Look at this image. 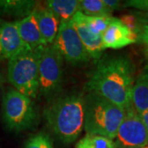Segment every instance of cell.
Instances as JSON below:
<instances>
[{
	"label": "cell",
	"instance_id": "cell-1",
	"mask_svg": "<svg viewBox=\"0 0 148 148\" xmlns=\"http://www.w3.org/2000/svg\"><path fill=\"white\" fill-rule=\"evenodd\" d=\"M135 72V65L127 55H102L85 85L84 90L101 95L127 110L132 106Z\"/></svg>",
	"mask_w": 148,
	"mask_h": 148
},
{
	"label": "cell",
	"instance_id": "cell-2",
	"mask_svg": "<svg viewBox=\"0 0 148 148\" xmlns=\"http://www.w3.org/2000/svg\"><path fill=\"white\" fill-rule=\"evenodd\" d=\"M44 117L61 143H73L84 129L85 94L81 91L61 93L48 102Z\"/></svg>",
	"mask_w": 148,
	"mask_h": 148
},
{
	"label": "cell",
	"instance_id": "cell-3",
	"mask_svg": "<svg viewBox=\"0 0 148 148\" xmlns=\"http://www.w3.org/2000/svg\"><path fill=\"white\" fill-rule=\"evenodd\" d=\"M126 110L101 95L85 94L84 129L86 135L114 140Z\"/></svg>",
	"mask_w": 148,
	"mask_h": 148
},
{
	"label": "cell",
	"instance_id": "cell-4",
	"mask_svg": "<svg viewBox=\"0 0 148 148\" xmlns=\"http://www.w3.org/2000/svg\"><path fill=\"white\" fill-rule=\"evenodd\" d=\"M2 118L7 130L21 132L36 127L40 115L34 100L8 87L2 98Z\"/></svg>",
	"mask_w": 148,
	"mask_h": 148
},
{
	"label": "cell",
	"instance_id": "cell-5",
	"mask_svg": "<svg viewBox=\"0 0 148 148\" xmlns=\"http://www.w3.org/2000/svg\"><path fill=\"white\" fill-rule=\"evenodd\" d=\"M39 65V96L47 102L62 93L64 58L53 45L35 49Z\"/></svg>",
	"mask_w": 148,
	"mask_h": 148
},
{
	"label": "cell",
	"instance_id": "cell-6",
	"mask_svg": "<svg viewBox=\"0 0 148 148\" xmlns=\"http://www.w3.org/2000/svg\"><path fill=\"white\" fill-rule=\"evenodd\" d=\"M7 79L21 94L36 100L39 96V65L35 50L28 49L8 60Z\"/></svg>",
	"mask_w": 148,
	"mask_h": 148
},
{
	"label": "cell",
	"instance_id": "cell-7",
	"mask_svg": "<svg viewBox=\"0 0 148 148\" xmlns=\"http://www.w3.org/2000/svg\"><path fill=\"white\" fill-rule=\"evenodd\" d=\"M52 45L57 49L64 60L72 65H82L91 59L75 30L72 20L60 22L58 34Z\"/></svg>",
	"mask_w": 148,
	"mask_h": 148
},
{
	"label": "cell",
	"instance_id": "cell-8",
	"mask_svg": "<svg viewBox=\"0 0 148 148\" xmlns=\"http://www.w3.org/2000/svg\"><path fill=\"white\" fill-rule=\"evenodd\" d=\"M114 142L117 148H138L148 144L147 130L133 106L126 110Z\"/></svg>",
	"mask_w": 148,
	"mask_h": 148
},
{
	"label": "cell",
	"instance_id": "cell-9",
	"mask_svg": "<svg viewBox=\"0 0 148 148\" xmlns=\"http://www.w3.org/2000/svg\"><path fill=\"white\" fill-rule=\"evenodd\" d=\"M28 49H32L22 40L15 21L0 18V62L9 60Z\"/></svg>",
	"mask_w": 148,
	"mask_h": 148
},
{
	"label": "cell",
	"instance_id": "cell-10",
	"mask_svg": "<svg viewBox=\"0 0 148 148\" xmlns=\"http://www.w3.org/2000/svg\"><path fill=\"white\" fill-rule=\"evenodd\" d=\"M139 42V36L127 28L118 17H112L109 27L102 35L105 50L107 49H119Z\"/></svg>",
	"mask_w": 148,
	"mask_h": 148
},
{
	"label": "cell",
	"instance_id": "cell-11",
	"mask_svg": "<svg viewBox=\"0 0 148 148\" xmlns=\"http://www.w3.org/2000/svg\"><path fill=\"white\" fill-rule=\"evenodd\" d=\"M72 22L91 59L97 63L105 51L102 43V36H96L90 32L84 22L78 17L77 13L73 17Z\"/></svg>",
	"mask_w": 148,
	"mask_h": 148
},
{
	"label": "cell",
	"instance_id": "cell-12",
	"mask_svg": "<svg viewBox=\"0 0 148 148\" xmlns=\"http://www.w3.org/2000/svg\"><path fill=\"white\" fill-rule=\"evenodd\" d=\"M22 40L32 49L47 45L40 33L34 11L29 16L15 21Z\"/></svg>",
	"mask_w": 148,
	"mask_h": 148
},
{
	"label": "cell",
	"instance_id": "cell-13",
	"mask_svg": "<svg viewBox=\"0 0 148 148\" xmlns=\"http://www.w3.org/2000/svg\"><path fill=\"white\" fill-rule=\"evenodd\" d=\"M36 16L38 26L45 41L47 45H52L55 40L60 26V19L53 12L47 8L45 3L44 6L37 3L34 9Z\"/></svg>",
	"mask_w": 148,
	"mask_h": 148
},
{
	"label": "cell",
	"instance_id": "cell-14",
	"mask_svg": "<svg viewBox=\"0 0 148 148\" xmlns=\"http://www.w3.org/2000/svg\"><path fill=\"white\" fill-rule=\"evenodd\" d=\"M132 104L139 114L148 110V65L135 79L132 88Z\"/></svg>",
	"mask_w": 148,
	"mask_h": 148
},
{
	"label": "cell",
	"instance_id": "cell-15",
	"mask_svg": "<svg viewBox=\"0 0 148 148\" xmlns=\"http://www.w3.org/2000/svg\"><path fill=\"white\" fill-rule=\"evenodd\" d=\"M37 3L34 0H0V16L22 19L32 13Z\"/></svg>",
	"mask_w": 148,
	"mask_h": 148
},
{
	"label": "cell",
	"instance_id": "cell-16",
	"mask_svg": "<svg viewBox=\"0 0 148 148\" xmlns=\"http://www.w3.org/2000/svg\"><path fill=\"white\" fill-rule=\"evenodd\" d=\"M45 6L51 10L60 21H70L79 12V0H47Z\"/></svg>",
	"mask_w": 148,
	"mask_h": 148
},
{
	"label": "cell",
	"instance_id": "cell-17",
	"mask_svg": "<svg viewBox=\"0 0 148 148\" xmlns=\"http://www.w3.org/2000/svg\"><path fill=\"white\" fill-rule=\"evenodd\" d=\"M79 12L86 16H112L103 0H79Z\"/></svg>",
	"mask_w": 148,
	"mask_h": 148
},
{
	"label": "cell",
	"instance_id": "cell-18",
	"mask_svg": "<svg viewBox=\"0 0 148 148\" xmlns=\"http://www.w3.org/2000/svg\"><path fill=\"white\" fill-rule=\"evenodd\" d=\"M77 15L84 22L85 25L90 32L96 36H102L107 27H109L113 17V16H86L80 12H77Z\"/></svg>",
	"mask_w": 148,
	"mask_h": 148
},
{
	"label": "cell",
	"instance_id": "cell-19",
	"mask_svg": "<svg viewBox=\"0 0 148 148\" xmlns=\"http://www.w3.org/2000/svg\"><path fill=\"white\" fill-rule=\"evenodd\" d=\"M76 148H117L114 140L110 138L86 135L76 145Z\"/></svg>",
	"mask_w": 148,
	"mask_h": 148
},
{
	"label": "cell",
	"instance_id": "cell-20",
	"mask_svg": "<svg viewBox=\"0 0 148 148\" xmlns=\"http://www.w3.org/2000/svg\"><path fill=\"white\" fill-rule=\"evenodd\" d=\"M123 8H131L130 13L142 25L148 26V0H129L123 3Z\"/></svg>",
	"mask_w": 148,
	"mask_h": 148
},
{
	"label": "cell",
	"instance_id": "cell-21",
	"mask_svg": "<svg viewBox=\"0 0 148 148\" xmlns=\"http://www.w3.org/2000/svg\"><path fill=\"white\" fill-rule=\"evenodd\" d=\"M24 148H53V143L47 133L39 132L27 140Z\"/></svg>",
	"mask_w": 148,
	"mask_h": 148
},
{
	"label": "cell",
	"instance_id": "cell-22",
	"mask_svg": "<svg viewBox=\"0 0 148 148\" xmlns=\"http://www.w3.org/2000/svg\"><path fill=\"white\" fill-rule=\"evenodd\" d=\"M119 19L127 28H129L132 32H134L139 36L141 31H142L143 25L138 21V19L132 14L130 13V14H127V15H123Z\"/></svg>",
	"mask_w": 148,
	"mask_h": 148
},
{
	"label": "cell",
	"instance_id": "cell-23",
	"mask_svg": "<svg viewBox=\"0 0 148 148\" xmlns=\"http://www.w3.org/2000/svg\"><path fill=\"white\" fill-rule=\"evenodd\" d=\"M103 2L106 6V8L110 11L112 13L113 12L119 10L120 8H123V6H122L121 2L119 0H103Z\"/></svg>",
	"mask_w": 148,
	"mask_h": 148
},
{
	"label": "cell",
	"instance_id": "cell-24",
	"mask_svg": "<svg viewBox=\"0 0 148 148\" xmlns=\"http://www.w3.org/2000/svg\"><path fill=\"white\" fill-rule=\"evenodd\" d=\"M139 42L144 44L148 53V26L143 25L142 31L139 35Z\"/></svg>",
	"mask_w": 148,
	"mask_h": 148
},
{
	"label": "cell",
	"instance_id": "cell-25",
	"mask_svg": "<svg viewBox=\"0 0 148 148\" xmlns=\"http://www.w3.org/2000/svg\"><path fill=\"white\" fill-rule=\"evenodd\" d=\"M3 84H4V75L3 73L2 69L0 67V102L2 101L3 95Z\"/></svg>",
	"mask_w": 148,
	"mask_h": 148
},
{
	"label": "cell",
	"instance_id": "cell-26",
	"mask_svg": "<svg viewBox=\"0 0 148 148\" xmlns=\"http://www.w3.org/2000/svg\"><path fill=\"white\" fill-rule=\"evenodd\" d=\"M140 116L142 118L143 123H144V125H145V127L147 128L148 132V110L145 111V112H143L142 114H140Z\"/></svg>",
	"mask_w": 148,
	"mask_h": 148
},
{
	"label": "cell",
	"instance_id": "cell-27",
	"mask_svg": "<svg viewBox=\"0 0 148 148\" xmlns=\"http://www.w3.org/2000/svg\"><path fill=\"white\" fill-rule=\"evenodd\" d=\"M138 148H148V144L146 145V146H143V147H138Z\"/></svg>",
	"mask_w": 148,
	"mask_h": 148
}]
</instances>
